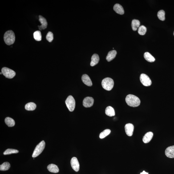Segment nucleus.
Listing matches in <instances>:
<instances>
[{
    "instance_id": "nucleus-1",
    "label": "nucleus",
    "mask_w": 174,
    "mask_h": 174,
    "mask_svg": "<svg viewBox=\"0 0 174 174\" xmlns=\"http://www.w3.org/2000/svg\"><path fill=\"white\" fill-rule=\"evenodd\" d=\"M126 103L129 106L136 107L140 105V100L135 95L129 94L126 98Z\"/></svg>"
},
{
    "instance_id": "nucleus-2",
    "label": "nucleus",
    "mask_w": 174,
    "mask_h": 174,
    "mask_svg": "<svg viewBox=\"0 0 174 174\" xmlns=\"http://www.w3.org/2000/svg\"><path fill=\"white\" fill-rule=\"evenodd\" d=\"M4 41L8 45H10L14 44L15 40V36L13 31L9 30L5 33L4 36Z\"/></svg>"
},
{
    "instance_id": "nucleus-3",
    "label": "nucleus",
    "mask_w": 174,
    "mask_h": 174,
    "mask_svg": "<svg viewBox=\"0 0 174 174\" xmlns=\"http://www.w3.org/2000/svg\"><path fill=\"white\" fill-rule=\"evenodd\" d=\"M102 85L103 88L107 91L112 89L114 86V81L113 79L109 78H104L102 81Z\"/></svg>"
},
{
    "instance_id": "nucleus-4",
    "label": "nucleus",
    "mask_w": 174,
    "mask_h": 174,
    "mask_svg": "<svg viewBox=\"0 0 174 174\" xmlns=\"http://www.w3.org/2000/svg\"><path fill=\"white\" fill-rule=\"evenodd\" d=\"M45 147V143L44 141H42L36 147L34 152H33L32 156L33 158H35L40 155L43 152Z\"/></svg>"
},
{
    "instance_id": "nucleus-5",
    "label": "nucleus",
    "mask_w": 174,
    "mask_h": 174,
    "mask_svg": "<svg viewBox=\"0 0 174 174\" xmlns=\"http://www.w3.org/2000/svg\"><path fill=\"white\" fill-rule=\"evenodd\" d=\"M65 103L69 111L70 112L73 111L75 106V102L74 98L72 95H69L66 99Z\"/></svg>"
},
{
    "instance_id": "nucleus-6",
    "label": "nucleus",
    "mask_w": 174,
    "mask_h": 174,
    "mask_svg": "<svg viewBox=\"0 0 174 174\" xmlns=\"http://www.w3.org/2000/svg\"><path fill=\"white\" fill-rule=\"evenodd\" d=\"M1 72L6 78L11 79L15 76L16 73L12 70L8 68L4 67L1 69Z\"/></svg>"
},
{
    "instance_id": "nucleus-7",
    "label": "nucleus",
    "mask_w": 174,
    "mask_h": 174,
    "mask_svg": "<svg viewBox=\"0 0 174 174\" xmlns=\"http://www.w3.org/2000/svg\"><path fill=\"white\" fill-rule=\"evenodd\" d=\"M140 80L141 83L146 87H148L152 84V81L149 77L145 74H142L140 76Z\"/></svg>"
},
{
    "instance_id": "nucleus-8",
    "label": "nucleus",
    "mask_w": 174,
    "mask_h": 174,
    "mask_svg": "<svg viewBox=\"0 0 174 174\" xmlns=\"http://www.w3.org/2000/svg\"><path fill=\"white\" fill-rule=\"evenodd\" d=\"M94 103L93 98L91 97H87L83 101V105L85 107H90L93 106Z\"/></svg>"
},
{
    "instance_id": "nucleus-9",
    "label": "nucleus",
    "mask_w": 174,
    "mask_h": 174,
    "mask_svg": "<svg viewBox=\"0 0 174 174\" xmlns=\"http://www.w3.org/2000/svg\"><path fill=\"white\" fill-rule=\"evenodd\" d=\"M71 164L73 169L75 172H78L79 171L80 165L78 159L75 157H73L71 160Z\"/></svg>"
},
{
    "instance_id": "nucleus-10",
    "label": "nucleus",
    "mask_w": 174,
    "mask_h": 174,
    "mask_svg": "<svg viewBox=\"0 0 174 174\" xmlns=\"http://www.w3.org/2000/svg\"><path fill=\"white\" fill-rule=\"evenodd\" d=\"M134 129L133 125L131 123H127L125 126V130L126 133L128 136H132L133 133Z\"/></svg>"
},
{
    "instance_id": "nucleus-11",
    "label": "nucleus",
    "mask_w": 174,
    "mask_h": 174,
    "mask_svg": "<svg viewBox=\"0 0 174 174\" xmlns=\"http://www.w3.org/2000/svg\"><path fill=\"white\" fill-rule=\"evenodd\" d=\"M39 22H40V23L41 24V25L40 26H38L39 30H45V29H46L47 27V20H46V18H44L43 16H42L39 15Z\"/></svg>"
},
{
    "instance_id": "nucleus-12",
    "label": "nucleus",
    "mask_w": 174,
    "mask_h": 174,
    "mask_svg": "<svg viewBox=\"0 0 174 174\" xmlns=\"http://www.w3.org/2000/svg\"><path fill=\"white\" fill-rule=\"evenodd\" d=\"M165 154L167 157L174 158V145L167 147L165 151Z\"/></svg>"
},
{
    "instance_id": "nucleus-13",
    "label": "nucleus",
    "mask_w": 174,
    "mask_h": 174,
    "mask_svg": "<svg viewBox=\"0 0 174 174\" xmlns=\"http://www.w3.org/2000/svg\"><path fill=\"white\" fill-rule=\"evenodd\" d=\"M82 80L83 83L89 87H91L92 86V82L89 77L87 74H84L82 75Z\"/></svg>"
},
{
    "instance_id": "nucleus-14",
    "label": "nucleus",
    "mask_w": 174,
    "mask_h": 174,
    "mask_svg": "<svg viewBox=\"0 0 174 174\" xmlns=\"http://www.w3.org/2000/svg\"><path fill=\"white\" fill-rule=\"evenodd\" d=\"M153 136V133L151 131L147 133L143 138V141L144 143H148L151 141Z\"/></svg>"
},
{
    "instance_id": "nucleus-15",
    "label": "nucleus",
    "mask_w": 174,
    "mask_h": 174,
    "mask_svg": "<svg viewBox=\"0 0 174 174\" xmlns=\"http://www.w3.org/2000/svg\"><path fill=\"white\" fill-rule=\"evenodd\" d=\"M114 10L116 13L120 15L124 14V10L123 6L119 4H116L114 5Z\"/></svg>"
},
{
    "instance_id": "nucleus-16",
    "label": "nucleus",
    "mask_w": 174,
    "mask_h": 174,
    "mask_svg": "<svg viewBox=\"0 0 174 174\" xmlns=\"http://www.w3.org/2000/svg\"><path fill=\"white\" fill-rule=\"evenodd\" d=\"M117 54L116 50H113L109 52L106 57V59L108 62L111 61L115 58Z\"/></svg>"
},
{
    "instance_id": "nucleus-17",
    "label": "nucleus",
    "mask_w": 174,
    "mask_h": 174,
    "mask_svg": "<svg viewBox=\"0 0 174 174\" xmlns=\"http://www.w3.org/2000/svg\"><path fill=\"white\" fill-rule=\"evenodd\" d=\"M47 169L50 172L53 173H57L59 172V169L58 166L53 164L49 165L48 166Z\"/></svg>"
},
{
    "instance_id": "nucleus-18",
    "label": "nucleus",
    "mask_w": 174,
    "mask_h": 174,
    "mask_svg": "<svg viewBox=\"0 0 174 174\" xmlns=\"http://www.w3.org/2000/svg\"><path fill=\"white\" fill-rule=\"evenodd\" d=\"M99 61V55L97 54H94L91 58V61L90 63V66H93L97 64Z\"/></svg>"
},
{
    "instance_id": "nucleus-19",
    "label": "nucleus",
    "mask_w": 174,
    "mask_h": 174,
    "mask_svg": "<svg viewBox=\"0 0 174 174\" xmlns=\"http://www.w3.org/2000/svg\"><path fill=\"white\" fill-rule=\"evenodd\" d=\"M105 113L106 115L109 116H114L115 115V110L111 106H109L106 108Z\"/></svg>"
},
{
    "instance_id": "nucleus-20",
    "label": "nucleus",
    "mask_w": 174,
    "mask_h": 174,
    "mask_svg": "<svg viewBox=\"0 0 174 174\" xmlns=\"http://www.w3.org/2000/svg\"><path fill=\"white\" fill-rule=\"evenodd\" d=\"M144 57L146 60L150 62H153L155 61V59L154 57L151 55L149 53L146 52L144 53Z\"/></svg>"
},
{
    "instance_id": "nucleus-21",
    "label": "nucleus",
    "mask_w": 174,
    "mask_h": 174,
    "mask_svg": "<svg viewBox=\"0 0 174 174\" xmlns=\"http://www.w3.org/2000/svg\"><path fill=\"white\" fill-rule=\"evenodd\" d=\"M36 105L33 102L27 103L25 106V108L27 111H33L36 108Z\"/></svg>"
},
{
    "instance_id": "nucleus-22",
    "label": "nucleus",
    "mask_w": 174,
    "mask_h": 174,
    "mask_svg": "<svg viewBox=\"0 0 174 174\" xmlns=\"http://www.w3.org/2000/svg\"><path fill=\"white\" fill-rule=\"evenodd\" d=\"M140 22L137 19H134L131 22V27L133 30L134 31H136L137 30L138 28L139 27L140 25Z\"/></svg>"
},
{
    "instance_id": "nucleus-23",
    "label": "nucleus",
    "mask_w": 174,
    "mask_h": 174,
    "mask_svg": "<svg viewBox=\"0 0 174 174\" xmlns=\"http://www.w3.org/2000/svg\"><path fill=\"white\" fill-rule=\"evenodd\" d=\"M5 122L9 127H13L15 125L14 119L10 117H7L5 119Z\"/></svg>"
},
{
    "instance_id": "nucleus-24",
    "label": "nucleus",
    "mask_w": 174,
    "mask_h": 174,
    "mask_svg": "<svg viewBox=\"0 0 174 174\" xmlns=\"http://www.w3.org/2000/svg\"><path fill=\"white\" fill-rule=\"evenodd\" d=\"M10 163L8 162H6L0 165V170L1 171H7L10 168Z\"/></svg>"
},
{
    "instance_id": "nucleus-25",
    "label": "nucleus",
    "mask_w": 174,
    "mask_h": 174,
    "mask_svg": "<svg viewBox=\"0 0 174 174\" xmlns=\"http://www.w3.org/2000/svg\"><path fill=\"white\" fill-rule=\"evenodd\" d=\"M111 131V130L109 129L105 130L100 134V138L101 139H103V138L106 137L107 135H109Z\"/></svg>"
},
{
    "instance_id": "nucleus-26",
    "label": "nucleus",
    "mask_w": 174,
    "mask_h": 174,
    "mask_svg": "<svg viewBox=\"0 0 174 174\" xmlns=\"http://www.w3.org/2000/svg\"><path fill=\"white\" fill-rule=\"evenodd\" d=\"M34 37L35 40L40 41L42 39L41 34L40 31H36L34 33Z\"/></svg>"
},
{
    "instance_id": "nucleus-27",
    "label": "nucleus",
    "mask_w": 174,
    "mask_h": 174,
    "mask_svg": "<svg viewBox=\"0 0 174 174\" xmlns=\"http://www.w3.org/2000/svg\"><path fill=\"white\" fill-rule=\"evenodd\" d=\"M147 31V28L143 25L139 26L138 29V33L141 35H144Z\"/></svg>"
},
{
    "instance_id": "nucleus-28",
    "label": "nucleus",
    "mask_w": 174,
    "mask_h": 174,
    "mask_svg": "<svg viewBox=\"0 0 174 174\" xmlns=\"http://www.w3.org/2000/svg\"><path fill=\"white\" fill-rule=\"evenodd\" d=\"M19 152L18 150L12 149H8L6 150L3 153L4 155H9L13 154H17Z\"/></svg>"
},
{
    "instance_id": "nucleus-29",
    "label": "nucleus",
    "mask_w": 174,
    "mask_h": 174,
    "mask_svg": "<svg viewBox=\"0 0 174 174\" xmlns=\"http://www.w3.org/2000/svg\"><path fill=\"white\" fill-rule=\"evenodd\" d=\"M165 13L164 10H161L158 12L157 16L159 19L162 21H164L165 20Z\"/></svg>"
},
{
    "instance_id": "nucleus-30",
    "label": "nucleus",
    "mask_w": 174,
    "mask_h": 174,
    "mask_svg": "<svg viewBox=\"0 0 174 174\" xmlns=\"http://www.w3.org/2000/svg\"><path fill=\"white\" fill-rule=\"evenodd\" d=\"M46 40L50 42L52 41L54 39L53 34L51 32H49L46 36Z\"/></svg>"
},
{
    "instance_id": "nucleus-31",
    "label": "nucleus",
    "mask_w": 174,
    "mask_h": 174,
    "mask_svg": "<svg viewBox=\"0 0 174 174\" xmlns=\"http://www.w3.org/2000/svg\"><path fill=\"white\" fill-rule=\"evenodd\" d=\"M140 174H149L148 172H146L144 171H143V172H141Z\"/></svg>"
},
{
    "instance_id": "nucleus-32",
    "label": "nucleus",
    "mask_w": 174,
    "mask_h": 174,
    "mask_svg": "<svg viewBox=\"0 0 174 174\" xmlns=\"http://www.w3.org/2000/svg\"><path fill=\"white\" fill-rule=\"evenodd\" d=\"M2 74V72H1V74Z\"/></svg>"
},
{
    "instance_id": "nucleus-33",
    "label": "nucleus",
    "mask_w": 174,
    "mask_h": 174,
    "mask_svg": "<svg viewBox=\"0 0 174 174\" xmlns=\"http://www.w3.org/2000/svg\"><path fill=\"white\" fill-rule=\"evenodd\" d=\"M173 35L174 36V33H173Z\"/></svg>"
}]
</instances>
